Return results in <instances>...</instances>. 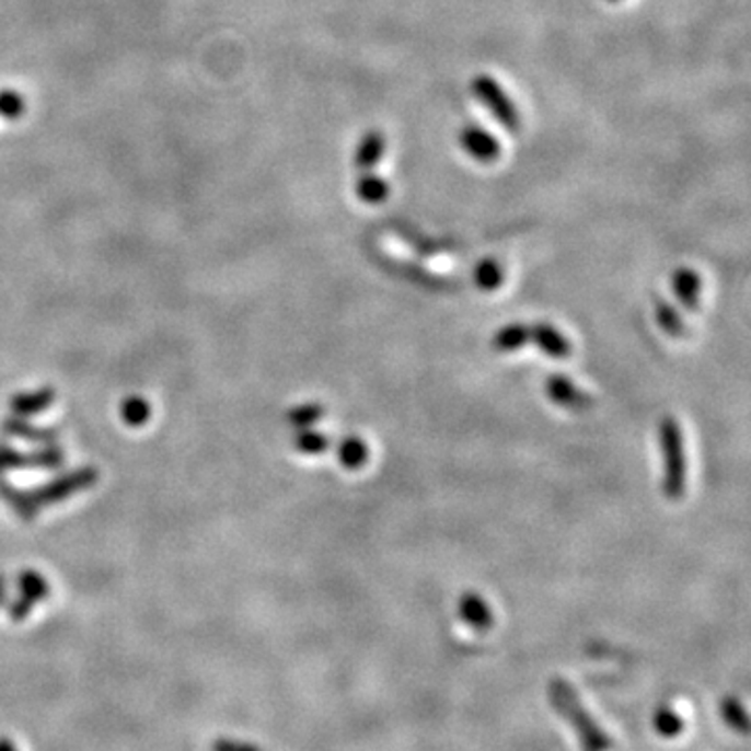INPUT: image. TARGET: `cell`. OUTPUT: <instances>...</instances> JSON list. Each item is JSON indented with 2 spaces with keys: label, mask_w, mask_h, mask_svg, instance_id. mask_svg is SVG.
<instances>
[{
  "label": "cell",
  "mask_w": 751,
  "mask_h": 751,
  "mask_svg": "<svg viewBox=\"0 0 751 751\" xmlns=\"http://www.w3.org/2000/svg\"><path fill=\"white\" fill-rule=\"evenodd\" d=\"M292 442H294V449L299 453H303V455H322V453L328 451V444H331L328 437L324 432L313 430V428L297 430Z\"/></svg>",
  "instance_id": "21"
},
{
  "label": "cell",
  "mask_w": 751,
  "mask_h": 751,
  "mask_svg": "<svg viewBox=\"0 0 751 751\" xmlns=\"http://www.w3.org/2000/svg\"><path fill=\"white\" fill-rule=\"evenodd\" d=\"M55 397H57V393L50 386H43V389H36V391H23V393H18V395L11 397L9 409H11L13 416L34 418V416L46 412L48 407H53Z\"/></svg>",
  "instance_id": "11"
},
{
  "label": "cell",
  "mask_w": 751,
  "mask_h": 751,
  "mask_svg": "<svg viewBox=\"0 0 751 751\" xmlns=\"http://www.w3.org/2000/svg\"><path fill=\"white\" fill-rule=\"evenodd\" d=\"M384 147H386V140L378 130L366 134L357 147V153H355V167L361 174L372 172V167L384 155Z\"/></svg>",
  "instance_id": "14"
},
{
  "label": "cell",
  "mask_w": 751,
  "mask_h": 751,
  "mask_svg": "<svg viewBox=\"0 0 751 751\" xmlns=\"http://www.w3.org/2000/svg\"><path fill=\"white\" fill-rule=\"evenodd\" d=\"M27 109L25 96L20 90H0V117L7 122H18L22 119L23 113Z\"/></svg>",
  "instance_id": "23"
},
{
  "label": "cell",
  "mask_w": 751,
  "mask_h": 751,
  "mask_svg": "<svg viewBox=\"0 0 751 751\" xmlns=\"http://www.w3.org/2000/svg\"><path fill=\"white\" fill-rule=\"evenodd\" d=\"M531 340L552 359H566L573 355L570 340L547 322H536L531 326Z\"/></svg>",
  "instance_id": "10"
},
{
  "label": "cell",
  "mask_w": 751,
  "mask_h": 751,
  "mask_svg": "<svg viewBox=\"0 0 751 751\" xmlns=\"http://www.w3.org/2000/svg\"><path fill=\"white\" fill-rule=\"evenodd\" d=\"M460 145L467 155L481 161V163H490L501 153L499 140L476 124L465 126L464 130L460 132Z\"/></svg>",
  "instance_id": "8"
},
{
  "label": "cell",
  "mask_w": 751,
  "mask_h": 751,
  "mask_svg": "<svg viewBox=\"0 0 751 751\" xmlns=\"http://www.w3.org/2000/svg\"><path fill=\"white\" fill-rule=\"evenodd\" d=\"M0 501L13 513H18L23 522H34L36 516L41 513V506L32 490H23L2 476H0Z\"/></svg>",
  "instance_id": "9"
},
{
  "label": "cell",
  "mask_w": 751,
  "mask_h": 751,
  "mask_svg": "<svg viewBox=\"0 0 751 751\" xmlns=\"http://www.w3.org/2000/svg\"><path fill=\"white\" fill-rule=\"evenodd\" d=\"M472 92L476 94V99L485 105L486 109L493 113V117L506 126L509 132H518L520 130V113L513 107V103L509 101L506 90L497 84L495 78L490 76H476L472 80Z\"/></svg>",
  "instance_id": "4"
},
{
  "label": "cell",
  "mask_w": 751,
  "mask_h": 751,
  "mask_svg": "<svg viewBox=\"0 0 751 751\" xmlns=\"http://www.w3.org/2000/svg\"><path fill=\"white\" fill-rule=\"evenodd\" d=\"M7 601V578L0 575V605Z\"/></svg>",
  "instance_id": "28"
},
{
  "label": "cell",
  "mask_w": 751,
  "mask_h": 751,
  "mask_svg": "<svg viewBox=\"0 0 751 751\" xmlns=\"http://www.w3.org/2000/svg\"><path fill=\"white\" fill-rule=\"evenodd\" d=\"M610 2H616V0H610Z\"/></svg>",
  "instance_id": "29"
},
{
  "label": "cell",
  "mask_w": 751,
  "mask_h": 751,
  "mask_svg": "<svg viewBox=\"0 0 751 751\" xmlns=\"http://www.w3.org/2000/svg\"><path fill=\"white\" fill-rule=\"evenodd\" d=\"M211 751H264L255 743H246L239 739H218L211 743Z\"/></svg>",
  "instance_id": "26"
},
{
  "label": "cell",
  "mask_w": 751,
  "mask_h": 751,
  "mask_svg": "<svg viewBox=\"0 0 751 751\" xmlns=\"http://www.w3.org/2000/svg\"><path fill=\"white\" fill-rule=\"evenodd\" d=\"M18 589H20V596L9 601L7 612L13 622H23L34 612V608L48 597L50 585L41 573L23 570L22 575L18 576Z\"/></svg>",
  "instance_id": "5"
},
{
  "label": "cell",
  "mask_w": 751,
  "mask_h": 751,
  "mask_svg": "<svg viewBox=\"0 0 751 751\" xmlns=\"http://www.w3.org/2000/svg\"><path fill=\"white\" fill-rule=\"evenodd\" d=\"M474 282L485 292H493L504 285V267L495 259H483L474 269Z\"/></svg>",
  "instance_id": "22"
},
{
  "label": "cell",
  "mask_w": 751,
  "mask_h": 751,
  "mask_svg": "<svg viewBox=\"0 0 751 751\" xmlns=\"http://www.w3.org/2000/svg\"><path fill=\"white\" fill-rule=\"evenodd\" d=\"M336 458L345 470H361L370 458V447L361 437L351 435V437H345L343 441L338 442Z\"/></svg>",
  "instance_id": "17"
},
{
  "label": "cell",
  "mask_w": 751,
  "mask_h": 751,
  "mask_svg": "<svg viewBox=\"0 0 751 751\" xmlns=\"http://www.w3.org/2000/svg\"><path fill=\"white\" fill-rule=\"evenodd\" d=\"M13 470H27V453L7 442H0V476Z\"/></svg>",
  "instance_id": "25"
},
{
  "label": "cell",
  "mask_w": 751,
  "mask_h": 751,
  "mask_svg": "<svg viewBox=\"0 0 751 751\" xmlns=\"http://www.w3.org/2000/svg\"><path fill=\"white\" fill-rule=\"evenodd\" d=\"M119 414H122V420L132 428H140L145 426L147 421L151 420L153 416V407L151 403L140 395H130V397L124 398L122 407H119Z\"/></svg>",
  "instance_id": "19"
},
{
  "label": "cell",
  "mask_w": 751,
  "mask_h": 751,
  "mask_svg": "<svg viewBox=\"0 0 751 751\" xmlns=\"http://www.w3.org/2000/svg\"><path fill=\"white\" fill-rule=\"evenodd\" d=\"M458 612H460V619L464 620L465 624L472 626L474 631H488L495 622L488 603L474 591H467L460 597Z\"/></svg>",
  "instance_id": "12"
},
{
  "label": "cell",
  "mask_w": 751,
  "mask_h": 751,
  "mask_svg": "<svg viewBox=\"0 0 751 751\" xmlns=\"http://www.w3.org/2000/svg\"><path fill=\"white\" fill-rule=\"evenodd\" d=\"M101 474L94 465H78L69 472H61L55 478H50L45 485L38 486L34 493L36 501L41 508L45 506H59L67 501L69 497L84 493L99 483Z\"/></svg>",
  "instance_id": "3"
},
{
  "label": "cell",
  "mask_w": 751,
  "mask_h": 751,
  "mask_svg": "<svg viewBox=\"0 0 751 751\" xmlns=\"http://www.w3.org/2000/svg\"><path fill=\"white\" fill-rule=\"evenodd\" d=\"M66 465V451L59 442H46V444H36L34 451L27 453V470H45V472H55L61 470Z\"/></svg>",
  "instance_id": "15"
},
{
  "label": "cell",
  "mask_w": 751,
  "mask_h": 751,
  "mask_svg": "<svg viewBox=\"0 0 751 751\" xmlns=\"http://www.w3.org/2000/svg\"><path fill=\"white\" fill-rule=\"evenodd\" d=\"M531 340V326L527 324H508L495 332L493 349L499 354H513Z\"/></svg>",
  "instance_id": "16"
},
{
  "label": "cell",
  "mask_w": 751,
  "mask_h": 751,
  "mask_svg": "<svg viewBox=\"0 0 751 751\" xmlns=\"http://www.w3.org/2000/svg\"><path fill=\"white\" fill-rule=\"evenodd\" d=\"M545 395L552 398L555 405L570 412H587L596 405L591 395L580 391L575 382L564 374H553L545 380Z\"/></svg>",
  "instance_id": "6"
},
{
  "label": "cell",
  "mask_w": 751,
  "mask_h": 751,
  "mask_svg": "<svg viewBox=\"0 0 751 751\" xmlns=\"http://www.w3.org/2000/svg\"><path fill=\"white\" fill-rule=\"evenodd\" d=\"M0 432L7 439H20V441L32 442V444H46V442H57L59 439L57 428L36 426L30 418H20L13 414L0 421Z\"/></svg>",
  "instance_id": "7"
},
{
  "label": "cell",
  "mask_w": 751,
  "mask_h": 751,
  "mask_svg": "<svg viewBox=\"0 0 751 751\" xmlns=\"http://www.w3.org/2000/svg\"><path fill=\"white\" fill-rule=\"evenodd\" d=\"M324 418V407L320 403H303L297 405L288 412L287 420L290 426H294L297 430L301 428H311L315 421Z\"/></svg>",
  "instance_id": "24"
},
{
  "label": "cell",
  "mask_w": 751,
  "mask_h": 751,
  "mask_svg": "<svg viewBox=\"0 0 751 751\" xmlns=\"http://www.w3.org/2000/svg\"><path fill=\"white\" fill-rule=\"evenodd\" d=\"M672 288L677 299L685 305L686 310H700V294H702V278L695 269L681 267L672 276Z\"/></svg>",
  "instance_id": "13"
},
{
  "label": "cell",
  "mask_w": 751,
  "mask_h": 751,
  "mask_svg": "<svg viewBox=\"0 0 751 751\" xmlns=\"http://www.w3.org/2000/svg\"><path fill=\"white\" fill-rule=\"evenodd\" d=\"M660 451H662V493L670 501H679L686 490L685 439L681 424L672 416L660 421Z\"/></svg>",
  "instance_id": "2"
},
{
  "label": "cell",
  "mask_w": 751,
  "mask_h": 751,
  "mask_svg": "<svg viewBox=\"0 0 751 751\" xmlns=\"http://www.w3.org/2000/svg\"><path fill=\"white\" fill-rule=\"evenodd\" d=\"M550 697L555 709L575 727L582 748L587 751H610L612 741L593 720V716L582 707L575 689L564 681H553Z\"/></svg>",
  "instance_id": "1"
},
{
  "label": "cell",
  "mask_w": 751,
  "mask_h": 751,
  "mask_svg": "<svg viewBox=\"0 0 751 751\" xmlns=\"http://www.w3.org/2000/svg\"><path fill=\"white\" fill-rule=\"evenodd\" d=\"M0 751H18V748L9 737H0Z\"/></svg>",
  "instance_id": "27"
},
{
  "label": "cell",
  "mask_w": 751,
  "mask_h": 751,
  "mask_svg": "<svg viewBox=\"0 0 751 751\" xmlns=\"http://www.w3.org/2000/svg\"><path fill=\"white\" fill-rule=\"evenodd\" d=\"M355 193H357L359 199L368 203V205H380L389 197L391 186H389V182L384 177L376 176L372 172H363L361 177L357 180Z\"/></svg>",
  "instance_id": "18"
},
{
  "label": "cell",
  "mask_w": 751,
  "mask_h": 751,
  "mask_svg": "<svg viewBox=\"0 0 751 751\" xmlns=\"http://www.w3.org/2000/svg\"><path fill=\"white\" fill-rule=\"evenodd\" d=\"M656 320H658V326H660L668 336H672V338L685 336L686 326L685 322H683V317H681V313L677 311L674 305H670V303L663 301V299H658V301H656Z\"/></svg>",
  "instance_id": "20"
}]
</instances>
